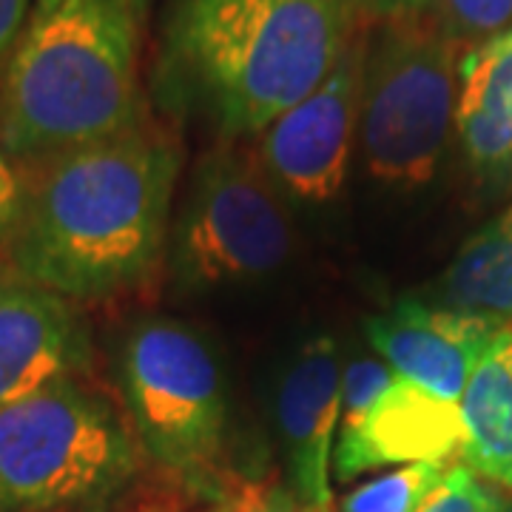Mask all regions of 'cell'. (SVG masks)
<instances>
[{"mask_svg":"<svg viewBox=\"0 0 512 512\" xmlns=\"http://www.w3.org/2000/svg\"><path fill=\"white\" fill-rule=\"evenodd\" d=\"M29 168L3 262L69 302L140 288L168 251L180 148L157 126L72 148Z\"/></svg>","mask_w":512,"mask_h":512,"instance_id":"obj_1","label":"cell"},{"mask_svg":"<svg viewBox=\"0 0 512 512\" xmlns=\"http://www.w3.org/2000/svg\"><path fill=\"white\" fill-rule=\"evenodd\" d=\"M356 35L345 0H177L165 23V97L231 143L259 137L325 83Z\"/></svg>","mask_w":512,"mask_h":512,"instance_id":"obj_2","label":"cell"},{"mask_svg":"<svg viewBox=\"0 0 512 512\" xmlns=\"http://www.w3.org/2000/svg\"><path fill=\"white\" fill-rule=\"evenodd\" d=\"M146 126L128 0H63L29 18L0 74V146L18 163Z\"/></svg>","mask_w":512,"mask_h":512,"instance_id":"obj_3","label":"cell"},{"mask_svg":"<svg viewBox=\"0 0 512 512\" xmlns=\"http://www.w3.org/2000/svg\"><path fill=\"white\" fill-rule=\"evenodd\" d=\"M143 450L89 379L0 407V512H106L134 487Z\"/></svg>","mask_w":512,"mask_h":512,"instance_id":"obj_4","label":"cell"},{"mask_svg":"<svg viewBox=\"0 0 512 512\" xmlns=\"http://www.w3.org/2000/svg\"><path fill=\"white\" fill-rule=\"evenodd\" d=\"M461 55L427 12L365 32L356 146L387 188L416 191L439 174L456 137Z\"/></svg>","mask_w":512,"mask_h":512,"instance_id":"obj_5","label":"cell"},{"mask_svg":"<svg viewBox=\"0 0 512 512\" xmlns=\"http://www.w3.org/2000/svg\"><path fill=\"white\" fill-rule=\"evenodd\" d=\"M293 225L256 154L225 143L202 154L168 234V265L183 291L248 285L279 271Z\"/></svg>","mask_w":512,"mask_h":512,"instance_id":"obj_6","label":"cell"},{"mask_svg":"<svg viewBox=\"0 0 512 512\" xmlns=\"http://www.w3.org/2000/svg\"><path fill=\"white\" fill-rule=\"evenodd\" d=\"M117 379L143 456L174 476H202L222 450L228 404L220 367L194 330L143 319L128 330Z\"/></svg>","mask_w":512,"mask_h":512,"instance_id":"obj_7","label":"cell"},{"mask_svg":"<svg viewBox=\"0 0 512 512\" xmlns=\"http://www.w3.org/2000/svg\"><path fill=\"white\" fill-rule=\"evenodd\" d=\"M362 60L365 32L350 40L319 89L256 137V163L285 200L325 205L342 194L359 131Z\"/></svg>","mask_w":512,"mask_h":512,"instance_id":"obj_8","label":"cell"},{"mask_svg":"<svg viewBox=\"0 0 512 512\" xmlns=\"http://www.w3.org/2000/svg\"><path fill=\"white\" fill-rule=\"evenodd\" d=\"M92 330L66 296L0 259V407L66 379H89Z\"/></svg>","mask_w":512,"mask_h":512,"instance_id":"obj_9","label":"cell"},{"mask_svg":"<svg viewBox=\"0 0 512 512\" xmlns=\"http://www.w3.org/2000/svg\"><path fill=\"white\" fill-rule=\"evenodd\" d=\"M501 328L487 316L433 299H399L365 319L370 348L396 376L453 404L461 402L478 359Z\"/></svg>","mask_w":512,"mask_h":512,"instance_id":"obj_10","label":"cell"},{"mask_svg":"<svg viewBox=\"0 0 512 512\" xmlns=\"http://www.w3.org/2000/svg\"><path fill=\"white\" fill-rule=\"evenodd\" d=\"M342 373L336 342L313 336L293 356L276 390V430L288 487L319 512H336L330 481L342 424Z\"/></svg>","mask_w":512,"mask_h":512,"instance_id":"obj_11","label":"cell"},{"mask_svg":"<svg viewBox=\"0 0 512 512\" xmlns=\"http://www.w3.org/2000/svg\"><path fill=\"white\" fill-rule=\"evenodd\" d=\"M461 447L458 404L396 376L362 416L339 424L333 476L339 481L421 461H450Z\"/></svg>","mask_w":512,"mask_h":512,"instance_id":"obj_12","label":"cell"},{"mask_svg":"<svg viewBox=\"0 0 512 512\" xmlns=\"http://www.w3.org/2000/svg\"><path fill=\"white\" fill-rule=\"evenodd\" d=\"M456 140L481 188H512V29L464 49Z\"/></svg>","mask_w":512,"mask_h":512,"instance_id":"obj_13","label":"cell"},{"mask_svg":"<svg viewBox=\"0 0 512 512\" xmlns=\"http://www.w3.org/2000/svg\"><path fill=\"white\" fill-rule=\"evenodd\" d=\"M458 461L512 493V325L495 333L458 402Z\"/></svg>","mask_w":512,"mask_h":512,"instance_id":"obj_14","label":"cell"},{"mask_svg":"<svg viewBox=\"0 0 512 512\" xmlns=\"http://www.w3.org/2000/svg\"><path fill=\"white\" fill-rule=\"evenodd\" d=\"M433 302L512 325V200L458 248Z\"/></svg>","mask_w":512,"mask_h":512,"instance_id":"obj_15","label":"cell"},{"mask_svg":"<svg viewBox=\"0 0 512 512\" xmlns=\"http://www.w3.org/2000/svg\"><path fill=\"white\" fill-rule=\"evenodd\" d=\"M450 467V461H421L396 467L350 490L339 501V512H419L424 501L436 493Z\"/></svg>","mask_w":512,"mask_h":512,"instance_id":"obj_16","label":"cell"},{"mask_svg":"<svg viewBox=\"0 0 512 512\" xmlns=\"http://www.w3.org/2000/svg\"><path fill=\"white\" fill-rule=\"evenodd\" d=\"M427 15L461 49L512 29V0H430Z\"/></svg>","mask_w":512,"mask_h":512,"instance_id":"obj_17","label":"cell"},{"mask_svg":"<svg viewBox=\"0 0 512 512\" xmlns=\"http://www.w3.org/2000/svg\"><path fill=\"white\" fill-rule=\"evenodd\" d=\"M419 512H504V498L493 484H487L458 461L447 470L444 481Z\"/></svg>","mask_w":512,"mask_h":512,"instance_id":"obj_18","label":"cell"},{"mask_svg":"<svg viewBox=\"0 0 512 512\" xmlns=\"http://www.w3.org/2000/svg\"><path fill=\"white\" fill-rule=\"evenodd\" d=\"M396 379L382 359H353L342 373V421L362 416Z\"/></svg>","mask_w":512,"mask_h":512,"instance_id":"obj_19","label":"cell"},{"mask_svg":"<svg viewBox=\"0 0 512 512\" xmlns=\"http://www.w3.org/2000/svg\"><path fill=\"white\" fill-rule=\"evenodd\" d=\"M202 512H319L308 507L288 484H245L217 498Z\"/></svg>","mask_w":512,"mask_h":512,"instance_id":"obj_20","label":"cell"},{"mask_svg":"<svg viewBox=\"0 0 512 512\" xmlns=\"http://www.w3.org/2000/svg\"><path fill=\"white\" fill-rule=\"evenodd\" d=\"M29 168L0 146V245L12 234L26 200Z\"/></svg>","mask_w":512,"mask_h":512,"instance_id":"obj_21","label":"cell"},{"mask_svg":"<svg viewBox=\"0 0 512 512\" xmlns=\"http://www.w3.org/2000/svg\"><path fill=\"white\" fill-rule=\"evenodd\" d=\"M35 0H0V74L29 26Z\"/></svg>","mask_w":512,"mask_h":512,"instance_id":"obj_22","label":"cell"},{"mask_svg":"<svg viewBox=\"0 0 512 512\" xmlns=\"http://www.w3.org/2000/svg\"><path fill=\"white\" fill-rule=\"evenodd\" d=\"M350 12L362 20H393V18H413L424 15L430 0H345Z\"/></svg>","mask_w":512,"mask_h":512,"instance_id":"obj_23","label":"cell"},{"mask_svg":"<svg viewBox=\"0 0 512 512\" xmlns=\"http://www.w3.org/2000/svg\"><path fill=\"white\" fill-rule=\"evenodd\" d=\"M60 3H63V0H35V6H32V18H43V15H49V12H55Z\"/></svg>","mask_w":512,"mask_h":512,"instance_id":"obj_24","label":"cell"},{"mask_svg":"<svg viewBox=\"0 0 512 512\" xmlns=\"http://www.w3.org/2000/svg\"><path fill=\"white\" fill-rule=\"evenodd\" d=\"M128 6H131V12L137 15V20L146 18V12L151 9V0H128Z\"/></svg>","mask_w":512,"mask_h":512,"instance_id":"obj_25","label":"cell"},{"mask_svg":"<svg viewBox=\"0 0 512 512\" xmlns=\"http://www.w3.org/2000/svg\"><path fill=\"white\" fill-rule=\"evenodd\" d=\"M504 512H512V501L510 504H504Z\"/></svg>","mask_w":512,"mask_h":512,"instance_id":"obj_26","label":"cell"}]
</instances>
